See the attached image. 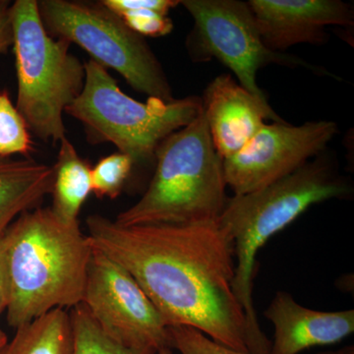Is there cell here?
Returning a JSON list of instances; mask_svg holds the SVG:
<instances>
[{
    "instance_id": "cell-20",
    "label": "cell",
    "mask_w": 354,
    "mask_h": 354,
    "mask_svg": "<svg viewBox=\"0 0 354 354\" xmlns=\"http://www.w3.org/2000/svg\"><path fill=\"white\" fill-rule=\"evenodd\" d=\"M131 158L120 152L102 158L92 169V192L97 197L114 199L120 194L131 174Z\"/></svg>"
},
{
    "instance_id": "cell-17",
    "label": "cell",
    "mask_w": 354,
    "mask_h": 354,
    "mask_svg": "<svg viewBox=\"0 0 354 354\" xmlns=\"http://www.w3.org/2000/svg\"><path fill=\"white\" fill-rule=\"evenodd\" d=\"M102 6L115 13L128 28L141 37H164L174 29L171 9L176 0H102Z\"/></svg>"
},
{
    "instance_id": "cell-19",
    "label": "cell",
    "mask_w": 354,
    "mask_h": 354,
    "mask_svg": "<svg viewBox=\"0 0 354 354\" xmlns=\"http://www.w3.org/2000/svg\"><path fill=\"white\" fill-rule=\"evenodd\" d=\"M32 150L31 135L6 93H0V157Z\"/></svg>"
},
{
    "instance_id": "cell-16",
    "label": "cell",
    "mask_w": 354,
    "mask_h": 354,
    "mask_svg": "<svg viewBox=\"0 0 354 354\" xmlns=\"http://www.w3.org/2000/svg\"><path fill=\"white\" fill-rule=\"evenodd\" d=\"M0 354H75L70 314L55 308L21 326Z\"/></svg>"
},
{
    "instance_id": "cell-13",
    "label": "cell",
    "mask_w": 354,
    "mask_h": 354,
    "mask_svg": "<svg viewBox=\"0 0 354 354\" xmlns=\"http://www.w3.org/2000/svg\"><path fill=\"white\" fill-rule=\"evenodd\" d=\"M264 315L274 327L270 354H298L314 346L337 344L354 330L353 310L308 309L285 291L277 292Z\"/></svg>"
},
{
    "instance_id": "cell-25",
    "label": "cell",
    "mask_w": 354,
    "mask_h": 354,
    "mask_svg": "<svg viewBox=\"0 0 354 354\" xmlns=\"http://www.w3.org/2000/svg\"><path fill=\"white\" fill-rule=\"evenodd\" d=\"M157 354H172L171 348H165L160 349V351Z\"/></svg>"
},
{
    "instance_id": "cell-12",
    "label": "cell",
    "mask_w": 354,
    "mask_h": 354,
    "mask_svg": "<svg viewBox=\"0 0 354 354\" xmlns=\"http://www.w3.org/2000/svg\"><path fill=\"white\" fill-rule=\"evenodd\" d=\"M201 100L212 142L223 160L239 152L266 120L283 122L269 104L260 102L227 74L216 77Z\"/></svg>"
},
{
    "instance_id": "cell-2",
    "label": "cell",
    "mask_w": 354,
    "mask_h": 354,
    "mask_svg": "<svg viewBox=\"0 0 354 354\" xmlns=\"http://www.w3.org/2000/svg\"><path fill=\"white\" fill-rule=\"evenodd\" d=\"M2 242L10 327L82 304L93 248L79 223H64L51 208L30 209L9 225Z\"/></svg>"
},
{
    "instance_id": "cell-18",
    "label": "cell",
    "mask_w": 354,
    "mask_h": 354,
    "mask_svg": "<svg viewBox=\"0 0 354 354\" xmlns=\"http://www.w3.org/2000/svg\"><path fill=\"white\" fill-rule=\"evenodd\" d=\"M75 354H140L109 339L82 304L70 312Z\"/></svg>"
},
{
    "instance_id": "cell-7",
    "label": "cell",
    "mask_w": 354,
    "mask_h": 354,
    "mask_svg": "<svg viewBox=\"0 0 354 354\" xmlns=\"http://www.w3.org/2000/svg\"><path fill=\"white\" fill-rule=\"evenodd\" d=\"M38 7L50 36L80 46L91 60L120 73L137 92L174 101L171 84L145 39L101 2L41 0Z\"/></svg>"
},
{
    "instance_id": "cell-23",
    "label": "cell",
    "mask_w": 354,
    "mask_h": 354,
    "mask_svg": "<svg viewBox=\"0 0 354 354\" xmlns=\"http://www.w3.org/2000/svg\"><path fill=\"white\" fill-rule=\"evenodd\" d=\"M9 290L7 279L6 256H4L3 242L0 237V315L6 311L8 305Z\"/></svg>"
},
{
    "instance_id": "cell-6",
    "label": "cell",
    "mask_w": 354,
    "mask_h": 354,
    "mask_svg": "<svg viewBox=\"0 0 354 354\" xmlns=\"http://www.w3.org/2000/svg\"><path fill=\"white\" fill-rule=\"evenodd\" d=\"M85 71L82 93L65 113L82 123L88 142L113 143L134 165L155 160L160 144L201 111L202 100L198 97L136 101L122 92L108 70L93 60L85 62Z\"/></svg>"
},
{
    "instance_id": "cell-9",
    "label": "cell",
    "mask_w": 354,
    "mask_h": 354,
    "mask_svg": "<svg viewBox=\"0 0 354 354\" xmlns=\"http://www.w3.org/2000/svg\"><path fill=\"white\" fill-rule=\"evenodd\" d=\"M195 22L194 41L206 57H216L237 77L239 83L260 102L268 104L257 84V73L272 64L304 62L266 48L250 6L237 0L179 1Z\"/></svg>"
},
{
    "instance_id": "cell-5",
    "label": "cell",
    "mask_w": 354,
    "mask_h": 354,
    "mask_svg": "<svg viewBox=\"0 0 354 354\" xmlns=\"http://www.w3.org/2000/svg\"><path fill=\"white\" fill-rule=\"evenodd\" d=\"M9 14L17 71L16 109L29 131L44 142L59 143L66 137L65 109L82 93L85 64L69 53V43L48 35L37 0H16Z\"/></svg>"
},
{
    "instance_id": "cell-3",
    "label": "cell",
    "mask_w": 354,
    "mask_h": 354,
    "mask_svg": "<svg viewBox=\"0 0 354 354\" xmlns=\"http://www.w3.org/2000/svg\"><path fill=\"white\" fill-rule=\"evenodd\" d=\"M349 193L348 183L332 165L317 158L267 187L227 200L220 221L234 239V291L246 316L249 353H271L272 342L261 330L253 302L256 257L261 247L312 205Z\"/></svg>"
},
{
    "instance_id": "cell-1",
    "label": "cell",
    "mask_w": 354,
    "mask_h": 354,
    "mask_svg": "<svg viewBox=\"0 0 354 354\" xmlns=\"http://www.w3.org/2000/svg\"><path fill=\"white\" fill-rule=\"evenodd\" d=\"M91 246L135 279L167 327L187 326L249 353L246 316L235 297L234 243L220 220L121 227L86 220Z\"/></svg>"
},
{
    "instance_id": "cell-26",
    "label": "cell",
    "mask_w": 354,
    "mask_h": 354,
    "mask_svg": "<svg viewBox=\"0 0 354 354\" xmlns=\"http://www.w3.org/2000/svg\"><path fill=\"white\" fill-rule=\"evenodd\" d=\"M349 354H354V351H351V353Z\"/></svg>"
},
{
    "instance_id": "cell-22",
    "label": "cell",
    "mask_w": 354,
    "mask_h": 354,
    "mask_svg": "<svg viewBox=\"0 0 354 354\" xmlns=\"http://www.w3.org/2000/svg\"><path fill=\"white\" fill-rule=\"evenodd\" d=\"M10 2L0 0V55L13 44L12 27L10 22Z\"/></svg>"
},
{
    "instance_id": "cell-4",
    "label": "cell",
    "mask_w": 354,
    "mask_h": 354,
    "mask_svg": "<svg viewBox=\"0 0 354 354\" xmlns=\"http://www.w3.org/2000/svg\"><path fill=\"white\" fill-rule=\"evenodd\" d=\"M156 171L143 197L113 221L121 227L186 225L220 220L225 194L223 158L216 153L203 108L158 147Z\"/></svg>"
},
{
    "instance_id": "cell-11",
    "label": "cell",
    "mask_w": 354,
    "mask_h": 354,
    "mask_svg": "<svg viewBox=\"0 0 354 354\" xmlns=\"http://www.w3.org/2000/svg\"><path fill=\"white\" fill-rule=\"evenodd\" d=\"M247 3L263 44L274 53L299 44H322L328 26L353 24V9L339 0H251Z\"/></svg>"
},
{
    "instance_id": "cell-21",
    "label": "cell",
    "mask_w": 354,
    "mask_h": 354,
    "mask_svg": "<svg viewBox=\"0 0 354 354\" xmlns=\"http://www.w3.org/2000/svg\"><path fill=\"white\" fill-rule=\"evenodd\" d=\"M171 348H176L181 354H250L234 351L214 342L206 335L194 328L187 326L169 327ZM353 351V346H348L335 353L322 354H349Z\"/></svg>"
},
{
    "instance_id": "cell-10",
    "label": "cell",
    "mask_w": 354,
    "mask_h": 354,
    "mask_svg": "<svg viewBox=\"0 0 354 354\" xmlns=\"http://www.w3.org/2000/svg\"><path fill=\"white\" fill-rule=\"evenodd\" d=\"M334 121H286L265 124L239 152L223 160L225 183L234 196L267 187L322 153L337 134Z\"/></svg>"
},
{
    "instance_id": "cell-15",
    "label": "cell",
    "mask_w": 354,
    "mask_h": 354,
    "mask_svg": "<svg viewBox=\"0 0 354 354\" xmlns=\"http://www.w3.org/2000/svg\"><path fill=\"white\" fill-rule=\"evenodd\" d=\"M53 171V207L50 208L64 223H79V213L92 192V169L79 156L75 147L67 137L59 142V151Z\"/></svg>"
},
{
    "instance_id": "cell-14",
    "label": "cell",
    "mask_w": 354,
    "mask_h": 354,
    "mask_svg": "<svg viewBox=\"0 0 354 354\" xmlns=\"http://www.w3.org/2000/svg\"><path fill=\"white\" fill-rule=\"evenodd\" d=\"M53 178V167L31 158L0 162V237L14 218L51 193Z\"/></svg>"
},
{
    "instance_id": "cell-8",
    "label": "cell",
    "mask_w": 354,
    "mask_h": 354,
    "mask_svg": "<svg viewBox=\"0 0 354 354\" xmlns=\"http://www.w3.org/2000/svg\"><path fill=\"white\" fill-rule=\"evenodd\" d=\"M82 304L102 332L124 348L140 354L172 348L169 327L141 286L124 268L94 248Z\"/></svg>"
},
{
    "instance_id": "cell-24",
    "label": "cell",
    "mask_w": 354,
    "mask_h": 354,
    "mask_svg": "<svg viewBox=\"0 0 354 354\" xmlns=\"http://www.w3.org/2000/svg\"><path fill=\"white\" fill-rule=\"evenodd\" d=\"M7 342H8V339H7L6 333L0 329V351L4 348V346H6Z\"/></svg>"
}]
</instances>
